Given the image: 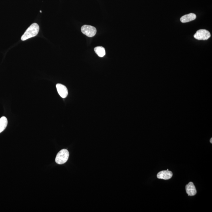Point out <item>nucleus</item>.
<instances>
[{"mask_svg":"<svg viewBox=\"0 0 212 212\" xmlns=\"http://www.w3.org/2000/svg\"><path fill=\"white\" fill-rule=\"evenodd\" d=\"M196 15L193 13H190L189 14L185 15L180 18V21L182 23L189 22L192 20H195L196 18Z\"/></svg>","mask_w":212,"mask_h":212,"instance_id":"obj_8","label":"nucleus"},{"mask_svg":"<svg viewBox=\"0 0 212 212\" xmlns=\"http://www.w3.org/2000/svg\"><path fill=\"white\" fill-rule=\"evenodd\" d=\"M167 170H168V169H167Z\"/></svg>","mask_w":212,"mask_h":212,"instance_id":"obj_13","label":"nucleus"},{"mask_svg":"<svg viewBox=\"0 0 212 212\" xmlns=\"http://www.w3.org/2000/svg\"><path fill=\"white\" fill-rule=\"evenodd\" d=\"M81 30L84 34L89 37L94 36L97 32L96 28L95 27L87 25L82 26Z\"/></svg>","mask_w":212,"mask_h":212,"instance_id":"obj_4","label":"nucleus"},{"mask_svg":"<svg viewBox=\"0 0 212 212\" xmlns=\"http://www.w3.org/2000/svg\"><path fill=\"white\" fill-rule=\"evenodd\" d=\"M56 87L57 92L61 97L63 98L67 97L68 95V91L67 87L61 84H57Z\"/></svg>","mask_w":212,"mask_h":212,"instance_id":"obj_5","label":"nucleus"},{"mask_svg":"<svg viewBox=\"0 0 212 212\" xmlns=\"http://www.w3.org/2000/svg\"><path fill=\"white\" fill-rule=\"evenodd\" d=\"M7 124V120L6 117L3 116L0 118V133L5 130Z\"/></svg>","mask_w":212,"mask_h":212,"instance_id":"obj_9","label":"nucleus"},{"mask_svg":"<svg viewBox=\"0 0 212 212\" xmlns=\"http://www.w3.org/2000/svg\"><path fill=\"white\" fill-rule=\"evenodd\" d=\"M40 30V27L37 24H32L26 30L25 32L21 37L22 41H25L28 39L35 37L38 33Z\"/></svg>","mask_w":212,"mask_h":212,"instance_id":"obj_1","label":"nucleus"},{"mask_svg":"<svg viewBox=\"0 0 212 212\" xmlns=\"http://www.w3.org/2000/svg\"><path fill=\"white\" fill-rule=\"evenodd\" d=\"M173 176L172 172L169 170H162L157 175V177L159 179L168 180L170 179Z\"/></svg>","mask_w":212,"mask_h":212,"instance_id":"obj_6","label":"nucleus"},{"mask_svg":"<svg viewBox=\"0 0 212 212\" xmlns=\"http://www.w3.org/2000/svg\"><path fill=\"white\" fill-rule=\"evenodd\" d=\"M40 12H41V13L42 12H41V11H40Z\"/></svg>","mask_w":212,"mask_h":212,"instance_id":"obj_12","label":"nucleus"},{"mask_svg":"<svg viewBox=\"0 0 212 212\" xmlns=\"http://www.w3.org/2000/svg\"><path fill=\"white\" fill-rule=\"evenodd\" d=\"M210 141L211 143H212V138H211V139Z\"/></svg>","mask_w":212,"mask_h":212,"instance_id":"obj_11","label":"nucleus"},{"mask_svg":"<svg viewBox=\"0 0 212 212\" xmlns=\"http://www.w3.org/2000/svg\"><path fill=\"white\" fill-rule=\"evenodd\" d=\"M194 37L198 40H206L211 37V33L209 31L204 29L198 30L194 35Z\"/></svg>","mask_w":212,"mask_h":212,"instance_id":"obj_3","label":"nucleus"},{"mask_svg":"<svg viewBox=\"0 0 212 212\" xmlns=\"http://www.w3.org/2000/svg\"><path fill=\"white\" fill-rule=\"evenodd\" d=\"M95 52L100 57H104L106 54L105 48L102 46H97L94 48Z\"/></svg>","mask_w":212,"mask_h":212,"instance_id":"obj_10","label":"nucleus"},{"mask_svg":"<svg viewBox=\"0 0 212 212\" xmlns=\"http://www.w3.org/2000/svg\"><path fill=\"white\" fill-rule=\"evenodd\" d=\"M69 153L68 150L63 149L61 150L57 154L55 158V162L57 164H63L67 161L69 158Z\"/></svg>","mask_w":212,"mask_h":212,"instance_id":"obj_2","label":"nucleus"},{"mask_svg":"<svg viewBox=\"0 0 212 212\" xmlns=\"http://www.w3.org/2000/svg\"><path fill=\"white\" fill-rule=\"evenodd\" d=\"M185 190L189 196H193L197 193L196 188L193 182H190L185 186Z\"/></svg>","mask_w":212,"mask_h":212,"instance_id":"obj_7","label":"nucleus"}]
</instances>
